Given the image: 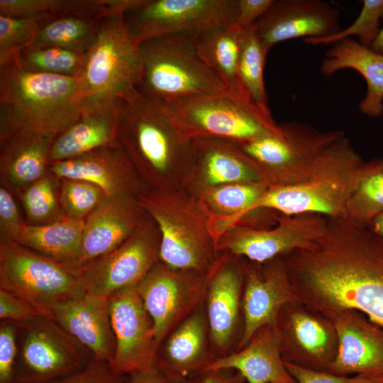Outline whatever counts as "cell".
I'll return each mask as SVG.
<instances>
[{
	"label": "cell",
	"instance_id": "cell-1",
	"mask_svg": "<svg viewBox=\"0 0 383 383\" xmlns=\"http://www.w3.org/2000/svg\"><path fill=\"white\" fill-rule=\"evenodd\" d=\"M283 258L300 303L331 321L356 310L383 327V238L369 226L328 218L311 246Z\"/></svg>",
	"mask_w": 383,
	"mask_h": 383
},
{
	"label": "cell",
	"instance_id": "cell-2",
	"mask_svg": "<svg viewBox=\"0 0 383 383\" xmlns=\"http://www.w3.org/2000/svg\"><path fill=\"white\" fill-rule=\"evenodd\" d=\"M121 98L116 140L144 188L187 189L194 164L192 138L162 104L135 87Z\"/></svg>",
	"mask_w": 383,
	"mask_h": 383
},
{
	"label": "cell",
	"instance_id": "cell-3",
	"mask_svg": "<svg viewBox=\"0 0 383 383\" xmlns=\"http://www.w3.org/2000/svg\"><path fill=\"white\" fill-rule=\"evenodd\" d=\"M85 104L79 77L26 72L16 55L0 64V140L19 131L57 136Z\"/></svg>",
	"mask_w": 383,
	"mask_h": 383
},
{
	"label": "cell",
	"instance_id": "cell-4",
	"mask_svg": "<svg viewBox=\"0 0 383 383\" xmlns=\"http://www.w3.org/2000/svg\"><path fill=\"white\" fill-rule=\"evenodd\" d=\"M367 167V162L344 133L322 153L306 180L268 188L233 224L261 210L285 215L314 213L328 218L348 217L349 200Z\"/></svg>",
	"mask_w": 383,
	"mask_h": 383
},
{
	"label": "cell",
	"instance_id": "cell-5",
	"mask_svg": "<svg viewBox=\"0 0 383 383\" xmlns=\"http://www.w3.org/2000/svg\"><path fill=\"white\" fill-rule=\"evenodd\" d=\"M136 198L159 228V260L209 274L221 254L210 228L211 214L201 199L187 189H145Z\"/></svg>",
	"mask_w": 383,
	"mask_h": 383
},
{
	"label": "cell",
	"instance_id": "cell-6",
	"mask_svg": "<svg viewBox=\"0 0 383 383\" xmlns=\"http://www.w3.org/2000/svg\"><path fill=\"white\" fill-rule=\"evenodd\" d=\"M198 33H170L138 44L140 72L135 88L165 104L204 95H231L199 57L196 47Z\"/></svg>",
	"mask_w": 383,
	"mask_h": 383
},
{
	"label": "cell",
	"instance_id": "cell-7",
	"mask_svg": "<svg viewBox=\"0 0 383 383\" xmlns=\"http://www.w3.org/2000/svg\"><path fill=\"white\" fill-rule=\"evenodd\" d=\"M277 133L233 145L253 163L270 187L306 180L326 149L345 132L321 131L296 121L279 124Z\"/></svg>",
	"mask_w": 383,
	"mask_h": 383
},
{
	"label": "cell",
	"instance_id": "cell-8",
	"mask_svg": "<svg viewBox=\"0 0 383 383\" xmlns=\"http://www.w3.org/2000/svg\"><path fill=\"white\" fill-rule=\"evenodd\" d=\"M0 289L49 316L59 304L86 292L72 267L13 241L0 242Z\"/></svg>",
	"mask_w": 383,
	"mask_h": 383
},
{
	"label": "cell",
	"instance_id": "cell-9",
	"mask_svg": "<svg viewBox=\"0 0 383 383\" xmlns=\"http://www.w3.org/2000/svg\"><path fill=\"white\" fill-rule=\"evenodd\" d=\"M18 324L13 383H52L80 371L94 357L49 316Z\"/></svg>",
	"mask_w": 383,
	"mask_h": 383
},
{
	"label": "cell",
	"instance_id": "cell-10",
	"mask_svg": "<svg viewBox=\"0 0 383 383\" xmlns=\"http://www.w3.org/2000/svg\"><path fill=\"white\" fill-rule=\"evenodd\" d=\"M140 58L123 14L100 20L97 38L86 54L80 83L86 104L118 98L135 87Z\"/></svg>",
	"mask_w": 383,
	"mask_h": 383
},
{
	"label": "cell",
	"instance_id": "cell-11",
	"mask_svg": "<svg viewBox=\"0 0 383 383\" xmlns=\"http://www.w3.org/2000/svg\"><path fill=\"white\" fill-rule=\"evenodd\" d=\"M162 104L192 138L211 137L243 143L279 130L272 116L229 94L204 95Z\"/></svg>",
	"mask_w": 383,
	"mask_h": 383
},
{
	"label": "cell",
	"instance_id": "cell-12",
	"mask_svg": "<svg viewBox=\"0 0 383 383\" xmlns=\"http://www.w3.org/2000/svg\"><path fill=\"white\" fill-rule=\"evenodd\" d=\"M237 0H138L123 13L131 39L235 26Z\"/></svg>",
	"mask_w": 383,
	"mask_h": 383
},
{
	"label": "cell",
	"instance_id": "cell-13",
	"mask_svg": "<svg viewBox=\"0 0 383 383\" xmlns=\"http://www.w3.org/2000/svg\"><path fill=\"white\" fill-rule=\"evenodd\" d=\"M160 233L150 216L129 238L113 250L72 267L86 292L109 297L136 286L159 261Z\"/></svg>",
	"mask_w": 383,
	"mask_h": 383
},
{
	"label": "cell",
	"instance_id": "cell-14",
	"mask_svg": "<svg viewBox=\"0 0 383 383\" xmlns=\"http://www.w3.org/2000/svg\"><path fill=\"white\" fill-rule=\"evenodd\" d=\"M328 218L314 213H278L270 228L235 226L219 238V252H228L246 260L263 264L311 246L326 232Z\"/></svg>",
	"mask_w": 383,
	"mask_h": 383
},
{
	"label": "cell",
	"instance_id": "cell-15",
	"mask_svg": "<svg viewBox=\"0 0 383 383\" xmlns=\"http://www.w3.org/2000/svg\"><path fill=\"white\" fill-rule=\"evenodd\" d=\"M208 274L174 269L157 261L136 285L152 319L156 349L165 337L204 303Z\"/></svg>",
	"mask_w": 383,
	"mask_h": 383
},
{
	"label": "cell",
	"instance_id": "cell-16",
	"mask_svg": "<svg viewBox=\"0 0 383 383\" xmlns=\"http://www.w3.org/2000/svg\"><path fill=\"white\" fill-rule=\"evenodd\" d=\"M275 329L284 362L328 372L338 349V335L331 320L295 302L281 309Z\"/></svg>",
	"mask_w": 383,
	"mask_h": 383
},
{
	"label": "cell",
	"instance_id": "cell-17",
	"mask_svg": "<svg viewBox=\"0 0 383 383\" xmlns=\"http://www.w3.org/2000/svg\"><path fill=\"white\" fill-rule=\"evenodd\" d=\"M243 259L222 252L208 274L204 304L217 357L232 353L233 348L235 351L241 338L242 300L248 262Z\"/></svg>",
	"mask_w": 383,
	"mask_h": 383
},
{
	"label": "cell",
	"instance_id": "cell-18",
	"mask_svg": "<svg viewBox=\"0 0 383 383\" xmlns=\"http://www.w3.org/2000/svg\"><path fill=\"white\" fill-rule=\"evenodd\" d=\"M111 327L115 339L113 369L130 375L155 367L157 349L153 323L136 286L109 296Z\"/></svg>",
	"mask_w": 383,
	"mask_h": 383
},
{
	"label": "cell",
	"instance_id": "cell-19",
	"mask_svg": "<svg viewBox=\"0 0 383 383\" xmlns=\"http://www.w3.org/2000/svg\"><path fill=\"white\" fill-rule=\"evenodd\" d=\"M295 302L299 301L283 257L260 265L248 261L242 300L243 327L235 350L243 348L260 328H275L283 306Z\"/></svg>",
	"mask_w": 383,
	"mask_h": 383
},
{
	"label": "cell",
	"instance_id": "cell-20",
	"mask_svg": "<svg viewBox=\"0 0 383 383\" xmlns=\"http://www.w3.org/2000/svg\"><path fill=\"white\" fill-rule=\"evenodd\" d=\"M264 50L298 38H323L341 30L339 11L322 0H274L253 24Z\"/></svg>",
	"mask_w": 383,
	"mask_h": 383
},
{
	"label": "cell",
	"instance_id": "cell-21",
	"mask_svg": "<svg viewBox=\"0 0 383 383\" xmlns=\"http://www.w3.org/2000/svg\"><path fill=\"white\" fill-rule=\"evenodd\" d=\"M48 172L58 179L94 184L106 196H137L145 189L118 143L73 158L49 162Z\"/></svg>",
	"mask_w": 383,
	"mask_h": 383
},
{
	"label": "cell",
	"instance_id": "cell-22",
	"mask_svg": "<svg viewBox=\"0 0 383 383\" xmlns=\"http://www.w3.org/2000/svg\"><path fill=\"white\" fill-rule=\"evenodd\" d=\"M338 349L328 372L338 375H383V327L353 309L332 320Z\"/></svg>",
	"mask_w": 383,
	"mask_h": 383
},
{
	"label": "cell",
	"instance_id": "cell-23",
	"mask_svg": "<svg viewBox=\"0 0 383 383\" xmlns=\"http://www.w3.org/2000/svg\"><path fill=\"white\" fill-rule=\"evenodd\" d=\"M150 218L136 196H105L85 219L77 262H87L120 245Z\"/></svg>",
	"mask_w": 383,
	"mask_h": 383
},
{
	"label": "cell",
	"instance_id": "cell-24",
	"mask_svg": "<svg viewBox=\"0 0 383 383\" xmlns=\"http://www.w3.org/2000/svg\"><path fill=\"white\" fill-rule=\"evenodd\" d=\"M216 357L203 304L165 337L157 350L155 367L171 377L192 378Z\"/></svg>",
	"mask_w": 383,
	"mask_h": 383
},
{
	"label": "cell",
	"instance_id": "cell-25",
	"mask_svg": "<svg viewBox=\"0 0 383 383\" xmlns=\"http://www.w3.org/2000/svg\"><path fill=\"white\" fill-rule=\"evenodd\" d=\"M192 140L194 164L187 189L194 194L233 183L268 185L250 159L231 141L211 137Z\"/></svg>",
	"mask_w": 383,
	"mask_h": 383
},
{
	"label": "cell",
	"instance_id": "cell-26",
	"mask_svg": "<svg viewBox=\"0 0 383 383\" xmlns=\"http://www.w3.org/2000/svg\"><path fill=\"white\" fill-rule=\"evenodd\" d=\"M50 317L94 357L112 362L115 339L109 297L85 292L57 306Z\"/></svg>",
	"mask_w": 383,
	"mask_h": 383
},
{
	"label": "cell",
	"instance_id": "cell-27",
	"mask_svg": "<svg viewBox=\"0 0 383 383\" xmlns=\"http://www.w3.org/2000/svg\"><path fill=\"white\" fill-rule=\"evenodd\" d=\"M57 135L16 131L0 140V181L17 197L48 172L51 147Z\"/></svg>",
	"mask_w": 383,
	"mask_h": 383
},
{
	"label": "cell",
	"instance_id": "cell-28",
	"mask_svg": "<svg viewBox=\"0 0 383 383\" xmlns=\"http://www.w3.org/2000/svg\"><path fill=\"white\" fill-rule=\"evenodd\" d=\"M121 98L86 104L78 118L54 140L49 161L73 158L117 143Z\"/></svg>",
	"mask_w": 383,
	"mask_h": 383
},
{
	"label": "cell",
	"instance_id": "cell-29",
	"mask_svg": "<svg viewBox=\"0 0 383 383\" xmlns=\"http://www.w3.org/2000/svg\"><path fill=\"white\" fill-rule=\"evenodd\" d=\"M220 369L237 370L248 383H297L285 367L276 329L270 326L260 328L241 349L216 357L204 372Z\"/></svg>",
	"mask_w": 383,
	"mask_h": 383
},
{
	"label": "cell",
	"instance_id": "cell-30",
	"mask_svg": "<svg viewBox=\"0 0 383 383\" xmlns=\"http://www.w3.org/2000/svg\"><path fill=\"white\" fill-rule=\"evenodd\" d=\"M344 69L358 72L365 79L367 92L360 101V111L378 118L383 113V55L348 38L333 43L326 52L320 71L331 76Z\"/></svg>",
	"mask_w": 383,
	"mask_h": 383
},
{
	"label": "cell",
	"instance_id": "cell-31",
	"mask_svg": "<svg viewBox=\"0 0 383 383\" xmlns=\"http://www.w3.org/2000/svg\"><path fill=\"white\" fill-rule=\"evenodd\" d=\"M241 31L230 26L199 32L196 47L201 59L221 78L230 94L237 100L255 107L244 91L238 75Z\"/></svg>",
	"mask_w": 383,
	"mask_h": 383
},
{
	"label": "cell",
	"instance_id": "cell-32",
	"mask_svg": "<svg viewBox=\"0 0 383 383\" xmlns=\"http://www.w3.org/2000/svg\"><path fill=\"white\" fill-rule=\"evenodd\" d=\"M85 220L64 217L44 225L26 223L13 242L69 266L80 255Z\"/></svg>",
	"mask_w": 383,
	"mask_h": 383
},
{
	"label": "cell",
	"instance_id": "cell-33",
	"mask_svg": "<svg viewBox=\"0 0 383 383\" xmlns=\"http://www.w3.org/2000/svg\"><path fill=\"white\" fill-rule=\"evenodd\" d=\"M100 20L79 16L57 18L36 34L33 47H56L87 54L94 45Z\"/></svg>",
	"mask_w": 383,
	"mask_h": 383
},
{
	"label": "cell",
	"instance_id": "cell-34",
	"mask_svg": "<svg viewBox=\"0 0 383 383\" xmlns=\"http://www.w3.org/2000/svg\"><path fill=\"white\" fill-rule=\"evenodd\" d=\"M266 55L253 26L243 29L239 43L240 82L252 104L265 115L272 116L263 79Z\"/></svg>",
	"mask_w": 383,
	"mask_h": 383
},
{
	"label": "cell",
	"instance_id": "cell-35",
	"mask_svg": "<svg viewBox=\"0 0 383 383\" xmlns=\"http://www.w3.org/2000/svg\"><path fill=\"white\" fill-rule=\"evenodd\" d=\"M0 14L42 18L48 22L63 16L97 20L102 6L99 0H0Z\"/></svg>",
	"mask_w": 383,
	"mask_h": 383
},
{
	"label": "cell",
	"instance_id": "cell-36",
	"mask_svg": "<svg viewBox=\"0 0 383 383\" xmlns=\"http://www.w3.org/2000/svg\"><path fill=\"white\" fill-rule=\"evenodd\" d=\"M16 57L21 68L28 72L80 77L86 54L56 47L28 46Z\"/></svg>",
	"mask_w": 383,
	"mask_h": 383
},
{
	"label": "cell",
	"instance_id": "cell-37",
	"mask_svg": "<svg viewBox=\"0 0 383 383\" xmlns=\"http://www.w3.org/2000/svg\"><path fill=\"white\" fill-rule=\"evenodd\" d=\"M383 213V158L367 162L348 204V217L365 226Z\"/></svg>",
	"mask_w": 383,
	"mask_h": 383
},
{
	"label": "cell",
	"instance_id": "cell-38",
	"mask_svg": "<svg viewBox=\"0 0 383 383\" xmlns=\"http://www.w3.org/2000/svg\"><path fill=\"white\" fill-rule=\"evenodd\" d=\"M60 179L49 172L18 196L28 225H44L65 217L59 201Z\"/></svg>",
	"mask_w": 383,
	"mask_h": 383
},
{
	"label": "cell",
	"instance_id": "cell-39",
	"mask_svg": "<svg viewBox=\"0 0 383 383\" xmlns=\"http://www.w3.org/2000/svg\"><path fill=\"white\" fill-rule=\"evenodd\" d=\"M382 17L383 0H363L358 17L348 27L327 37L306 38L304 42L310 45H328L356 35L359 44L370 48L379 33Z\"/></svg>",
	"mask_w": 383,
	"mask_h": 383
},
{
	"label": "cell",
	"instance_id": "cell-40",
	"mask_svg": "<svg viewBox=\"0 0 383 383\" xmlns=\"http://www.w3.org/2000/svg\"><path fill=\"white\" fill-rule=\"evenodd\" d=\"M59 201L65 217L85 220L106 196L101 188L90 182L59 179Z\"/></svg>",
	"mask_w": 383,
	"mask_h": 383
},
{
	"label": "cell",
	"instance_id": "cell-41",
	"mask_svg": "<svg viewBox=\"0 0 383 383\" xmlns=\"http://www.w3.org/2000/svg\"><path fill=\"white\" fill-rule=\"evenodd\" d=\"M48 23L42 18L0 14V64L30 45L40 29Z\"/></svg>",
	"mask_w": 383,
	"mask_h": 383
},
{
	"label": "cell",
	"instance_id": "cell-42",
	"mask_svg": "<svg viewBox=\"0 0 383 383\" xmlns=\"http://www.w3.org/2000/svg\"><path fill=\"white\" fill-rule=\"evenodd\" d=\"M18 324L10 321L0 323V383H13L18 357Z\"/></svg>",
	"mask_w": 383,
	"mask_h": 383
},
{
	"label": "cell",
	"instance_id": "cell-43",
	"mask_svg": "<svg viewBox=\"0 0 383 383\" xmlns=\"http://www.w3.org/2000/svg\"><path fill=\"white\" fill-rule=\"evenodd\" d=\"M13 196L8 189L0 186V242L13 241L26 223Z\"/></svg>",
	"mask_w": 383,
	"mask_h": 383
},
{
	"label": "cell",
	"instance_id": "cell-44",
	"mask_svg": "<svg viewBox=\"0 0 383 383\" xmlns=\"http://www.w3.org/2000/svg\"><path fill=\"white\" fill-rule=\"evenodd\" d=\"M126 377L109 362L93 357L80 371L52 383H124Z\"/></svg>",
	"mask_w": 383,
	"mask_h": 383
},
{
	"label": "cell",
	"instance_id": "cell-45",
	"mask_svg": "<svg viewBox=\"0 0 383 383\" xmlns=\"http://www.w3.org/2000/svg\"><path fill=\"white\" fill-rule=\"evenodd\" d=\"M297 383H383V375L355 374L353 377L306 370L284 362Z\"/></svg>",
	"mask_w": 383,
	"mask_h": 383
},
{
	"label": "cell",
	"instance_id": "cell-46",
	"mask_svg": "<svg viewBox=\"0 0 383 383\" xmlns=\"http://www.w3.org/2000/svg\"><path fill=\"white\" fill-rule=\"evenodd\" d=\"M41 314L43 313L23 299L0 289L1 321H10L20 323Z\"/></svg>",
	"mask_w": 383,
	"mask_h": 383
},
{
	"label": "cell",
	"instance_id": "cell-47",
	"mask_svg": "<svg viewBox=\"0 0 383 383\" xmlns=\"http://www.w3.org/2000/svg\"><path fill=\"white\" fill-rule=\"evenodd\" d=\"M274 0H237L235 26L243 30L249 28L267 11Z\"/></svg>",
	"mask_w": 383,
	"mask_h": 383
},
{
	"label": "cell",
	"instance_id": "cell-48",
	"mask_svg": "<svg viewBox=\"0 0 383 383\" xmlns=\"http://www.w3.org/2000/svg\"><path fill=\"white\" fill-rule=\"evenodd\" d=\"M194 383H245V377L233 369L206 371L192 377Z\"/></svg>",
	"mask_w": 383,
	"mask_h": 383
},
{
	"label": "cell",
	"instance_id": "cell-49",
	"mask_svg": "<svg viewBox=\"0 0 383 383\" xmlns=\"http://www.w3.org/2000/svg\"><path fill=\"white\" fill-rule=\"evenodd\" d=\"M124 383H194L192 378L169 376L155 367L145 372L127 375Z\"/></svg>",
	"mask_w": 383,
	"mask_h": 383
},
{
	"label": "cell",
	"instance_id": "cell-50",
	"mask_svg": "<svg viewBox=\"0 0 383 383\" xmlns=\"http://www.w3.org/2000/svg\"><path fill=\"white\" fill-rule=\"evenodd\" d=\"M367 226L383 238V213L375 217Z\"/></svg>",
	"mask_w": 383,
	"mask_h": 383
},
{
	"label": "cell",
	"instance_id": "cell-51",
	"mask_svg": "<svg viewBox=\"0 0 383 383\" xmlns=\"http://www.w3.org/2000/svg\"><path fill=\"white\" fill-rule=\"evenodd\" d=\"M370 49L383 55V26L380 28L379 33L372 44Z\"/></svg>",
	"mask_w": 383,
	"mask_h": 383
}]
</instances>
